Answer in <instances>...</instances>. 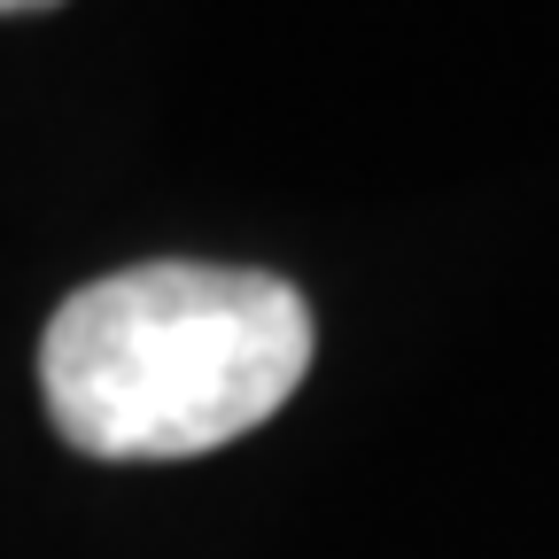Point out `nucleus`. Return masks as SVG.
Masks as SVG:
<instances>
[{
  "label": "nucleus",
  "instance_id": "nucleus-1",
  "mask_svg": "<svg viewBox=\"0 0 559 559\" xmlns=\"http://www.w3.org/2000/svg\"><path fill=\"white\" fill-rule=\"evenodd\" d=\"M311 304L272 272L132 264L79 288L39 342V389L86 459H202L296 396Z\"/></svg>",
  "mask_w": 559,
  "mask_h": 559
},
{
  "label": "nucleus",
  "instance_id": "nucleus-2",
  "mask_svg": "<svg viewBox=\"0 0 559 559\" xmlns=\"http://www.w3.org/2000/svg\"><path fill=\"white\" fill-rule=\"evenodd\" d=\"M39 9H62V0H0V16H39Z\"/></svg>",
  "mask_w": 559,
  "mask_h": 559
}]
</instances>
